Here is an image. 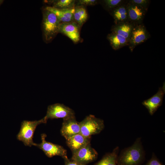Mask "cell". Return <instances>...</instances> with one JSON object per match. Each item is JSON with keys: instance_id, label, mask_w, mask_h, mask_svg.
Returning <instances> with one entry per match:
<instances>
[{"instance_id": "8fae6325", "label": "cell", "mask_w": 165, "mask_h": 165, "mask_svg": "<svg viewBox=\"0 0 165 165\" xmlns=\"http://www.w3.org/2000/svg\"><path fill=\"white\" fill-rule=\"evenodd\" d=\"M128 21L136 26L142 24L147 11L130 2L127 4Z\"/></svg>"}, {"instance_id": "5bb4252c", "label": "cell", "mask_w": 165, "mask_h": 165, "mask_svg": "<svg viewBox=\"0 0 165 165\" xmlns=\"http://www.w3.org/2000/svg\"><path fill=\"white\" fill-rule=\"evenodd\" d=\"M45 9L54 13L61 23L69 22L74 20L73 15L75 7L68 9H59L47 6Z\"/></svg>"}, {"instance_id": "ba28073f", "label": "cell", "mask_w": 165, "mask_h": 165, "mask_svg": "<svg viewBox=\"0 0 165 165\" xmlns=\"http://www.w3.org/2000/svg\"><path fill=\"white\" fill-rule=\"evenodd\" d=\"M150 37L149 33L143 24L135 26L128 42V46L130 51L132 52L137 46L145 42Z\"/></svg>"}, {"instance_id": "30bf717a", "label": "cell", "mask_w": 165, "mask_h": 165, "mask_svg": "<svg viewBox=\"0 0 165 165\" xmlns=\"http://www.w3.org/2000/svg\"><path fill=\"white\" fill-rule=\"evenodd\" d=\"M63 119L61 133L66 139L80 133V123L76 121L75 117Z\"/></svg>"}, {"instance_id": "ffe728a7", "label": "cell", "mask_w": 165, "mask_h": 165, "mask_svg": "<svg viewBox=\"0 0 165 165\" xmlns=\"http://www.w3.org/2000/svg\"><path fill=\"white\" fill-rule=\"evenodd\" d=\"M53 7L59 9H68L74 7L76 2L74 0H58L53 1Z\"/></svg>"}, {"instance_id": "ac0fdd59", "label": "cell", "mask_w": 165, "mask_h": 165, "mask_svg": "<svg viewBox=\"0 0 165 165\" xmlns=\"http://www.w3.org/2000/svg\"><path fill=\"white\" fill-rule=\"evenodd\" d=\"M119 150V147H116L111 152L106 154L94 165H118L117 160Z\"/></svg>"}, {"instance_id": "4fadbf2b", "label": "cell", "mask_w": 165, "mask_h": 165, "mask_svg": "<svg viewBox=\"0 0 165 165\" xmlns=\"http://www.w3.org/2000/svg\"><path fill=\"white\" fill-rule=\"evenodd\" d=\"M90 137H85L80 133L66 139V143L72 153L90 144Z\"/></svg>"}, {"instance_id": "7a4b0ae2", "label": "cell", "mask_w": 165, "mask_h": 165, "mask_svg": "<svg viewBox=\"0 0 165 165\" xmlns=\"http://www.w3.org/2000/svg\"><path fill=\"white\" fill-rule=\"evenodd\" d=\"M61 22L56 15L45 9L43 12L42 28L43 38L46 43L51 42L59 33Z\"/></svg>"}, {"instance_id": "5b68a950", "label": "cell", "mask_w": 165, "mask_h": 165, "mask_svg": "<svg viewBox=\"0 0 165 165\" xmlns=\"http://www.w3.org/2000/svg\"><path fill=\"white\" fill-rule=\"evenodd\" d=\"M42 142L39 144L35 143L34 146L42 150L49 157L58 156L64 159L67 158V150L62 146L46 141V135L43 134L41 135Z\"/></svg>"}, {"instance_id": "7402d4cb", "label": "cell", "mask_w": 165, "mask_h": 165, "mask_svg": "<svg viewBox=\"0 0 165 165\" xmlns=\"http://www.w3.org/2000/svg\"><path fill=\"white\" fill-rule=\"evenodd\" d=\"M129 1L147 11L150 2L149 0H130Z\"/></svg>"}, {"instance_id": "d6986e66", "label": "cell", "mask_w": 165, "mask_h": 165, "mask_svg": "<svg viewBox=\"0 0 165 165\" xmlns=\"http://www.w3.org/2000/svg\"><path fill=\"white\" fill-rule=\"evenodd\" d=\"M74 19L80 27L86 21L88 18V14L84 6H77L75 7Z\"/></svg>"}, {"instance_id": "d4e9b609", "label": "cell", "mask_w": 165, "mask_h": 165, "mask_svg": "<svg viewBox=\"0 0 165 165\" xmlns=\"http://www.w3.org/2000/svg\"><path fill=\"white\" fill-rule=\"evenodd\" d=\"M64 160L65 163L64 165H80L76 162L71 160H69L68 157Z\"/></svg>"}, {"instance_id": "9a60e30c", "label": "cell", "mask_w": 165, "mask_h": 165, "mask_svg": "<svg viewBox=\"0 0 165 165\" xmlns=\"http://www.w3.org/2000/svg\"><path fill=\"white\" fill-rule=\"evenodd\" d=\"M128 0L110 11L113 17L115 24L128 21L127 4Z\"/></svg>"}, {"instance_id": "52a82bcc", "label": "cell", "mask_w": 165, "mask_h": 165, "mask_svg": "<svg viewBox=\"0 0 165 165\" xmlns=\"http://www.w3.org/2000/svg\"><path fill=\"white\" fill-rule=\"evenodd\" d=\"M97 156V152L90 143L72 152L71 160L80 165H86L95 160Z\"/></svg>"}, {"instance_id": "9c48e42d", "label": "cell", "mask_w": 165, "mask_h": 165, "mask_svg": "<svg viewBox=\"0 0 165 165\" xmlns=\"http://www.w3.org/2000/svg\"><path fill=\"white\" fill-rule=\"evenodd\" d=\"M165 83L160 87L157 93L150 98L145 100L142 105L148 109L151 115H153L158 108L162 105L165 93Z\"/></svg>"}, {"instance_id": "6da1fadb", "label": "cell", "mask_w": 165, "mask_h": 165, "mask_svg": "<svg viewBox=\"0 0 165 165\" xmlns=\"http://www.w3.org/2000/svg\"><path fill=\"white\" fill-rule=\"evenodd\" d=\"M145 159V153L141 138H137L131 146L122 150L118 155V165H141Z\"/></svg>"}, {"instance_id": "44dd1931", "label": "cell", "mask_w": 165, "mask_h": 165, "mask_svg": "<svg viewBox=\"0 0 165 165\" xmlns=\"http://www.w3.org/2000/svg\"><path fill=\"white\" fill-rule=\"evenodd\" d=\"M126 1L124 0H104L102 1V2L105 9L110 12Z\"/></svg>"}, {"instance_id": "2e32d148", "label": "cell", "mask_w": 165, "mask_h": 165, "mask_svg": "<svg viewBox=\"0 0 165 165\" xmlns=\"http://www.w3.org/2000/svg\"><path fill=\"white\" fill-rule=\"evenodd\" d=\"M134 25L129 21L114 24L111 28L112 32L118 34L129 40Z\"/></svg>"}, {"instance_id": "484cf974", "label": "cell", "mask_w": 165, "mask_h": 165, "mask_svg": "<svg viewBox=\"0 0 165 165\" xmlns=\"http://www.w3.org/2000/svg\"><path fill=\"white\" fill-rule=\"evenodd\" d=\"M3 1L2 0H0V5L3 2Z\"/></svg>"}, {"instance_id": "603a6c76", "label": "cell", "mask_w": 165, "mask_h": 165, "mask_svg": "<svg viewBox=\"0 0 165 165\" xmlns=\"http://www.w3.org/2000/svg\"><path fill=\"white\" fill-rule=\"evenodd\" d=\"M98 1L97 0H79L77 1V6H94L97 4Z\"/></svg>"}, {"instance_id": "3957f363", "label": "cell", "mask_w": 165, "mask_h": 165, "mask_svg": "<svg viewBox=\"0 0 165 165\" xmlns=\"http://www.w3.org/2000/svg\"><path fill=\"white\" fill-rule=\"evenodd\" d=\"M46 123L43 118L38 120L23 121L17 135V139L22 141L25 146L31 147L34 145L35 143L33 141V135L36 127L41 124Z\"/></svg>"}, {"instance_id": "277c9868", "label": "cell", "mask_w": 165, "mask_h": 165, "mask_svg": "<svg viewBox=\"0 0 165 165\" xmlns=\"http://www.w3.org/2000/svg\"><path fill=\"white\" fill-rule=\"evenodd\" d=\"M79 123L80 133L86 137H90L91 135L99 134L105 127L103 120L91 115L86 116Z\"/></svg>"}, {"instance_id": "cb8c5ba5", "label": "cell", "mask_w": 165, "mask_h": 165, "mask_svg": "<svg viewBox=\"0 0 165 165\" xmlns=\"http://www.w3.org/2000/svg\"><path fill=\"white\" fill-rule=\"evenodd\" d=\"M145 165H163L154 153H153L152 158Z\"/></svg>"}, {"instance_id": "7c38bea8", "label": "cell", "mask_w": 165, "mask_h": 165, "mask_svg": "<svg viewBox=\"0 0 165 165\" xmlns=\"http://www.w3.org/2000/svg\"><path fill=\"white\" fill-rule=\"evenodd\" d=\"M79 25L74 21L61 23L59 33L65 35L74 42L76 43L80 39Z\"/></svg>"}, {"instance_id": "e0dca14e", "label": "cell", "mask_w": 165, "mask_h": 165, "mask_svg": "<svg viewBox=\"0 0 165 165\" xmlns=\"http://www.w3.org/2000/svg\"><path fill=\"white\" fill-rule=\"evenodd\" d=\"M107 38L112 48L116 50L128 45L129 40L118 34L111 32L108 35Z\"/></svg>"}, {"instance_id": "8992f818", "label": "cell", "mask_w": 165, "mask_h": 165, "mask_svg": "<svg viewBox=\"0 0 165 165\" xmlns=\"http://www.w3.org/2000/svg\"><path fill=\"white\" fill-rule=\"evenodd\" d=\"M75 117V113L72 109L64 104L56 103L48 106L46 115L43 118L47 122L49 119H64Z\"/></svg>"}]
</instances>
